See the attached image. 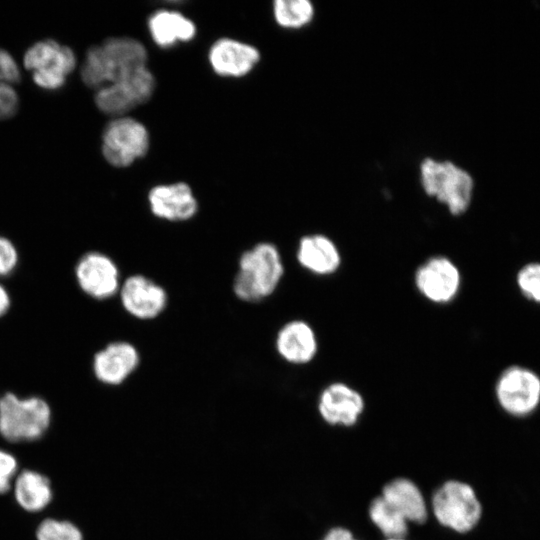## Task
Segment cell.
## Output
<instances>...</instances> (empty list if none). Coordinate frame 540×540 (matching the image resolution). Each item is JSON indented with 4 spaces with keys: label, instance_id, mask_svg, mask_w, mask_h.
<instances>
[{
    "label": "cell",
    "instance_id": "obj_1",
    "mask_svg": "<svg viewBox=\"0 0 540 540\" xmlns=\"http://www.w3.org/2000/svg\"><path fill=\"white\" fill-rule=\"evenodd\" d=\"M144 45L130 37H112L89 48L81 67V78L90 88L99 89L146 67Z\"/></svg>",
    "mask_w": 540,
    "mask_h": 540
},
{
    "label": "cell",
    "instance_id": "obj_2",
    "mask_svg": "<svg viewBox=\"0 0 540 540\" xmlns=\"http://www.w3.org/2000/svg\"><path fill=\"white\" fill-rule=\"evenodd\" d=\"M283 274L284 265L278 248L269 242L257 243L240 255L233 292L241 301L260 302L275 292Z\"/></svg>",
    "mask_w": 540,
    "mask_h": 540
},
{
    "label": "cell",
    "instance_id": "obj_3",
    "mask_svg": "<svg viewBox=\"0 0 540 540\" xmlns=\"http://www.w3.org/2000/svg\"><path fill=\"white\" fill-rule=\"evenodd\" d=\"M425 192L445 204L453 215H461L469 208L473 194L472 176L450 161L427 158L420 166Z\"/></svg>",
    "mask_w": 540,
    "mask_h": 540
},
{
    "label": "cell",
    "instance_id": "obj_4",
    "mask_svg": "<svg viewBox=\"0 0 540 540\" xmlns=\"http://www.w3.org/2000/svg\"><path fill=\"white\" fill-rule=\"evenodd\" d=\"M51 420V408L40 397L20 398L13 393L0 396V434L9 441L36 440Z\"/></svg>",
    "mask_w": 540,
    "mask_h": 540
},
{
    "label": "cell",
    "instance_id": "obj_5",
    "mask_svg": "<svg viewBox=\"0 0 540 540\" xmlns=\"http://www.w3.org/2000/svg\"><path fill=\"white\" fill-rule=\"evenodd\" d=\"M432 510L442 526L461 534L472 531L483 514L474 488L459 480H448L434 492Z\"/></svg>",
    "mask_w": 540,
    "mask_h": 540
},
{
    "label": "cell",
    "instance_id": "obj_6",
    "mask_svg": "<svg viewBox=\"0 0 540 540\" xmlns=\"http://www.w3.org/2000/svg\"><path fill=\"white\" fill-rule=\"evenodd\" d=\"M495 397L506 414L517 418L530 416L540 405V376L527 367L511 365L498 376Z\"/></svg>",
    "mask_w": 540,
    "mask_h": 540
},
{
    "label": "cell",
    "instance_id": "obj_7",
    "mask_svg": "<svg viewBox=\"0 0 540 540\" xmlns=\"http://www.w3.org/2000/svg\"><path fill=\"white\" fill-rule=\"evenodd\" d=\"M23 63L26 69L32 71L33 80L40 88L56 90L65 84L77 60L70 47L46 39L26 50Z\"/></svg>",
    "mask_w": 540,
    "mask_h": 540
},
{
    "label": "cell",
    "instance_id": "obj_8",
    "mask_svg": "<svg viewBox=\"0 0 540 540\" xmlns=\"http://www.w3.org/2000/svg\"><path fill=\"white\" fill-rule=\"evenodd\" d=\"M149 133L138 120L121 116L110 121L102 135V153L112 166H130L149 149Z\"/></svg>",
    "mask_w": 540,
    "mask_h": 540
},
{
    "label": "cell",
    "instance_id": "obj_9",
    "mask_svg": "<svg viewBox=\"0 0 540 540\" xmlns=\"http://www.w3.org/2000/svg\"><path fill=\"white\" fill-rule=\"evenodd\" d=\"M155 89V79L146 67L96 90L95 103L105 114L119 116L147 102Z\"/></svg>",
    "mask_w": 540,
    "mask_h": 540
},
{
    "label": "cell",
    "instance_id": "obj_10",
    "mask_svg": "<svg viewBox=\"0 0 540 540\" xmlns=\"http://www.w3.org/2000/svg\"><path fill=\"white\" fill-rule=\"evenodd\" d=\"M75 277L81 291L97 301L112 299L121 286L118 265L110 255L101 252L83 255L75 267Z\"/></svg>",
    "mask_w": 540,
    "mask_h": 540
},
{
    "label": "cell",
    "instance_id": "obj_11",
    "mask_svg": "<svg viewBox=\"0 0 540 540\" xmlns=\"http://www.w3.org/2000/svg\"><path fill=\"white\" fill-rule=\"evenodd\" d=\"M419 293L432 303L447 304L455 299L461 286V274L445 256H434L421 264L414 277Z\"/></svg>",
    "mask_w": 540,
    "mask_h": 540
},
{
    "label": "cell",
    "instance_id": "obj_12",
    "mask_svg": "<svg viewBox=\"0 0 540 540\" xmlns=\"http://www.w3.org/2000/svg\"><path fill=\"white\" fill-rule=\"evenodd\" d=\"M123 309L140 320H152L167 307L166 290L152 279L135 274L127 277L119 289Z\"/></svg>",
    "mask_w": 540,
    "mask_h": 540
},
{
    "label": "cell",
    "instance_id": "obj_13",
    "mask_svg": "<svg viewBox=\"0 0 540 540\" xmlns=\"http://www.w3.org/2000/svg\"><path fill=\"white\" fill-rule=\"evenodd\" d=\"M140 363L137 348L122 340L108 342L92 359V372L98 383L118 386L134 373Z\"/></svg>",
    "mask_w": 540,
    "mask_h": 540
},
{
    "label": "cell",
    "instance_id": "obj_14",
    "mask_svg": "<svg viewBox=\"0 0 540 540\" xmlns=\"http://www.w3.org/2000/svg\"><path fill=\"white\" fill-rule=\"evenodd\" d=\"M364 407L362 395L342 382L328 385L318 400L320 416L331 425H354L363 413Z\"/></svg>",
    "mask_w": 540,
    "mask_h": 540
},
{
    "label": "cell",
    "instance_id": "obj_15",
    "mask_svg": "<svg viewBox=\"0 0 540 540\" xmlns=\"http://www.w3.org/2000/svg\"><path fill=\"white\" fill-rule=\"evenodd\" d=\"M148 203L156 217L172 222L189 220L198 210L197 199L184 182L153 187L148 194Z\"/></svg>",
    "mask_w": 540,
    "mask_h": 540
},
{
    "label": "cell",
    "instance_id": "obj_16",
    "mask_svg": "<svg viewBox=\"0 0 540 540\" xmlns=\"http://www.w3.org/2000/svg\"><path fill=\"white\" fill-rule=\"evenodd\" d=\"M213 70L225 77H241L248 74L260 60L257 48L247 43L221 38L214 42L208 54Z\"/></svg>",
    "mask_w": 540,
    "mask_h": 540
},
{
    "label": "cell",
    "instance_id": "obj_17",
    "mask_svg": "<svg viewBox=\"0 0 540 540\" xmlns=\"http://www.w3.org/2000/svg\"><path fill=\"white\" fill-rule=\"evenodd\" d=\"M277 353L294 365L312 361L318 351V341L313 328L303 320H292L284 324L275 339Z\"/></svg>",
    "mask_w": 540,
    "mask_h": 540
},
{
    "label": "cell",
    "instance_id": "obj_18",
    "mask_svg": "<svg viewBox=\"0 0 540 540\" xmlns=\"http://www.w3.org/2000/svg\"><path fill=\"white\" fill-rule=\"evenodd\" d=\"M296 258L305 270L320 276L335 273L341 265V254L336 244L322 234L302 237Z\"/></svg>",
    "mask_w": 540,
    "mask_h": 540
},
{
    "label": "cell",
    "instance_id": "obj_19",
    "mask_svg": "<svg viewBox=\"0 0 540 540\" xmlns=\"http://www.w3.org/2000/svg\"><path fill=\"white\" fill-rule=\"evenodd\" d=\"M381 496L408 522L423 524L428 518L425 499L418 486L407 478H396L384 485Z\"/></svg>",
    "mask_w": 540,
    "mask_h": 540
},
{
    "label": "cell",
    "instance_id": "obj_20",
    "mask_svg": "<svg viewBox=\"0 0 540 540\" xmlns=\"http://www.w3.org/2000/svg\"><path fill=\"white\" fill-rule=\"evenodd\" d=\"M148 28L154 42L161 47L189 41L196 34L195 24L190 19L179 12L165 9L150 16Z\"/></svg>",
    "mask_w": 540,
    "mask_h": 540
},
{
    "label": "cell",
    "instance_id": "obj_21",
    "mask_svg": "<svg viewBox=\"0 0 540 540\" xmlns=\"http://www.w3.org/2000/svg\"><path fill=\"white\" fill-rule=\"evenodd\" d=\"M18 503L28 511H39L51 499V489L47 478L33 471H24L15 484Z\"/></svg>",
    "mask_w": 540,
    "mask_h": 540
},
{
    "label": "cell",
    "instance_id": "obj_22",
    "mask_svg": "<svg viewBox=\"0 0 540 540\" xmlns=\"http://www.w3.org/2000/svg\"><path fill=\"white\" fill-rule=\"evenodd\" d=\"M368 513L374 525L387 538H405L407 535L408 521L381 495L372 500Z\"/></svg>",
    "mask_w": 540,
    "mask_h": 540
},
{
    "label": "cell",
    "instance_id": "obj_23",
    "mask_svg": "<svg viewBox=\"0 0 540 540\" xmlns=\"http://www.w3.org/2000/svg\"><path fill=\"white\" fill-rule=\"evenodd\" d=\"M276 22L286 28H299L311 21L314 8L308 0H276L273 3Z\"/></svg>",
    "mask_w": 540,
    "mask_h": 540
},
{
    "label": "cell",
    "instance_id": "obj_24",
    "mask_svg": "<svg viewBox=\"0 0 540 540\" xmlns=\"http://www.w3.org/2000/svg\"><path fill=\"white\" fill-rule=\"evenodd\" d=\"M516 284L525 298L540 304V262L523 265L516 274Z\"/></svg>",
    "mask_w": 540,
    "mask_h": 540
},
{
    "label": "cell",
    "instance_id": "obj_25",
    "mask_svg": "<svg viewBox=\"0 0 540 540\" xmlns=\"http://www.w3.org/2000/svg\"><path fill=\"white\" fill-rule=\"evenodd\" d=\"M38 540H82L79 529L65 521L52 519L41 523L37 531Z\"/></svg>",
    "mask_w": 540,
    "mask_h": 540
},
{
    "label": "cell",
    "instance_id": "obj_26",
    "mask_svg": "<svg viewBox=\"0 0 540 540\" xmlns=\"http://www.w3.org/2000/svg\"><path fill=\"white\" fill-rule=\"evenodd\" d=\"M18 107V95L9 83L0 81V120L15 114Z\"/></svg>",
    "mask_w": 540,
    "mask_h": 540
},
{
    "label": "cell",
    "instance_id": "obj_27",
    "mask_svg": "<svg viewBox=\"0 0 540 540\" xmlns=\"http://www.w3.org/2000/svg\"><path fill=\"white\" fill-rule=\"evenodd\" d=\"M18 262V254L13 243L0 236V277L8 275Z\"/></svg>",
    "mask_w": 540,
    "mask_h": 540
},
{
    "label": "cell",
    "instance_id": "obj_28",
    "mask_svg": "<svg viewBox=\"0 0 540 540\" xmlns=\"http://www.w3.org/2000/svg\"><path fill=\"white\" fill-rule=\"evenodd\" d=\"M20 78V69L15 59L6 50L0 48V81L12 85Z\"/></svg>",
    "mask_w": 540,
    "mask_h": 540
},
{
    "label": "cell",
    "instance_id": "obj_29",
    "mask_svg": "<svg viewBox=\"0 0 540 540\" xmlns=\"http://www.w3.org/2000/svg\"><path fill=\"white\" fill-rule=\"evenodd\" d=\"M17 469L15 458L0 450V493L10 488V483Z\"/></svg>",
    "mask_w": 540,
    "mask_h": 540
},
{
    "label": "cell",
    "instance_id": "obj_30",
    "mask_svg": "<svg viewBox=\"0 0 540 540\" xmlns=\"http://www.w3.org/2000/svg\"><path fill=\"white\" fill-rule=\"evenodd\" d=\"M322 540H358L353 533L343 527H334L330 529Z\"/></svg>",
    "mask_w": 540,
    "mask_h": 540
},
{
    "label": "cell",
    "instance_id": "obj_31",
    "mask_svg": "<svg viewBox=\"0 0 540 540\" xmlns=\"http://www.w3.org/2000/svg\"><path fill=\"white\" fill-rule=\"evenodd\" d=\"M10 305L9 295L6 289L0 284V317L6 313Z\"/></svg>",
    "mask_w": 540,
    "mask_h": 540
},
{
    "label": "cell",
    "instance_id": "obj_32",
    "mask_svg": "<svg viewBox=\"0 0 540 540\" xmlns=\"http://www.w3.org/2000/svg\"><path fill=\"white\" fill-rule=\"evenodd\" d=\"M386 540H406L405 538H387Z\"/></svg>",
    "mask_w": 540,
    "mask_h": 540
}]
</instances>
